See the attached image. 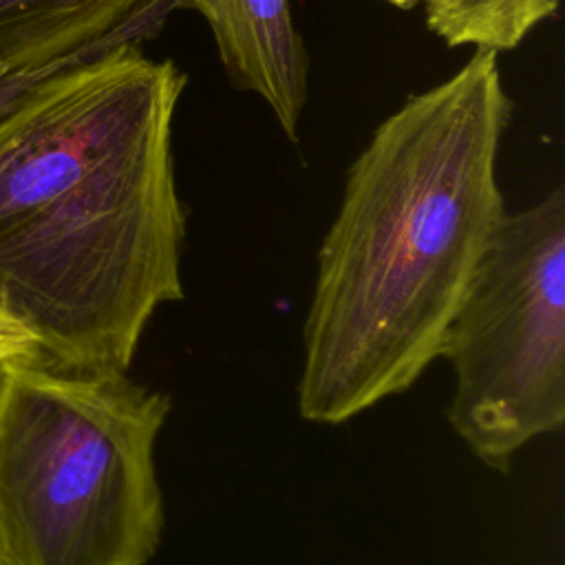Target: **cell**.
Returning <instances> with one entry per match:
<instances>
[{
	"mask_svg": "<svg viewBox=\"0 0 565 565\" xmlns=\"http://www.w3.org/2000/svg\"><path fill=\"white\" fill-rule=\"evenodd\" d=\"M210 26L227 75L269 106L289 141L307 104L309 60L289 0H174Z\"/></svg>",
	"mask_w": 565,
	"mask_h": 565,
	"instance_id": "8992f818",
	"label": "cell"
},
{
	"mask_svg": "<svg viewBox=\"0 0 565 565\" xmlns=\"http://www.w3.org/2000/svg\"><path fill=\"white\" fill-rule=\"evenodd\" d=\"M168 393L38 355L0 369V565H148Z\"/></svg>",
	"mask_w": 565,
	"mask_h": 565,
	"instance_id": "7a4b0ae2",
	"label": "cell"
},
{
	"mask_svg": "<svg viewBox=\"0 0 565 565\" xmlns=\"http://www.w3.org/2000/svg\"><path fill=\"white\" fill-rule=\"evenodd\" d=\"M75 64V62H73ZM68 66V64H57V66H49V68H40V71H11L4 77H0V117L15 106V102L35 84L40 82L44 75Z\"/></svg>",
	"mask_w": 565,
	"mask_h": 565,
	"instance_id": "30bf717a",
	"label": "cell"
},
{
	"mask_svg": "<svg viewBox=\"0 0 565 565\" xmlns=\"http://www.w3.org/2000/svg\"><path fill=\"white\" fill-rule=\"evenodd\" d=\"M384 2H388V4H393V7H397V9H402V11H408V9L419 7V0H384Z\"/></svg>",
	"mask_w": 565,
	"mask_h": 565,
	"instance_id": "8fae6325",
	"label": "cell"
},
{
	"mask_svg": "<svg viewBox=\"0 0 565 565\" xmlns=\"http://www.w3.org/2000/svg\"><path fill=\"white\" fill-rule=\"evenodd\" d=\"M7 73H11V71H9V68H7V66L0 62V77H4Z\"/></svg>",
	"mask_w": 565,
	"mask_h": 565,
	"instance_id": "7c38bea8",
	"label": "cell"
},
{
	"mask_svg": "<svg viewBox=\"0 0 565 565\" xmlns=\"http://www.w3.org/2000/svg\"><path fill=\"white\" fill-rule=\"evenodd\" d=\"M452 369V433L508 472L565 424V192L505 212L441 340Z\"/></svg>",
	"mask_w": 565,
	"mask_h": 565,
	"instance_id": "277c9868",
	"label": "cell"
},
{
	"mask_svg": "<svg viewBox=\"0 0 565 565\" xmlns=\"http://www.w3.org/2000/svg\"><path fill=\"white\" fill-rule=\"evenodd\" d=\"M512 99L499 55L475 51L411 95L347 172L318 249L298 413L335 426L408 391L505 216L497 163Z\"/></svg>",
	"mask_w": 565,
	"mask_h": 565,
	"instance_id": "6da1fadb",
	"label": "cell"
},
{
	"mask_svg": "<svg viewBox=\"0 0 565 565\" xmlns=\"http://www.w3.org/2000/svg\"><path fill=\"white\" fill-rule=\"evenodd\" d=\"M185 75L141 44H119L35 82L0 117V234L99 161L174 119Z\"/></svg>",
	"mask_w": 565,
	"mask_h": 565,
	"instance_id": "5b68a950",
	"label": "cell"
},
{
	"mask_svg": "<svg viewBox=\"0 0 565 565\" xmlns=\"http://www.w3.org/2000/svg\"><path fill=\"white\" fill-rule=\"evenodd\" d=\"M170 11L174 0H0V62L40 71L141 44Z\"/></svg>",
	"mask_w": 565,
	"mask_h": 565,
	"instance_id": "52a82bcc",
	"label": "cell"
},
{
	"mask_svg": "<svg viewBox=\"0 0 565 565\" xmlns=\"http://www.w3.org/2000/svg\"><path fill=\"white\" fill-rule=\"evenodd\" d=\"M424 20L448 46L503 53L554 18L561 0H419Z\"/></svg>",
	"mask_w": 565,
	"mask_h": 565,
	"instance_id": "ba28073f",
	"label": "cell"
},
{
	"mask_svg": "<svg viewBox=\"0 0 565 565\" xmlns=\"http://www.w3.org/2000/svg\"><path fill=\"white\" fill-rule=\"evenodd\" d=\"M172 126L154 124L0 234V305L53 364L128 371L154 311L183 298Z\"/></svg>",
	"mask_w": 565,
	"mask_h": 565,
	"instance_id": "3957f363",
	"label": "cell"
},
{
	"mask_svg": "<svg viewBox=\"0 0 565 565\" xmlns=\"http://www.w3.org/2000/svg\"><path fill=\"white\" fill-rule=\"evenodd\" d=\"M38 355L42 353L35 335L0 305V369Z\"/></svg>",
	"mask_w": 565,
	"mask_h": 565,
	"instance_id": "9c48e42d",
	"label": "cell"
}]
</instances>
